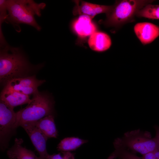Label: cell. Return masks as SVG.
Returning a JSON list of instances; mask_svg holds the SVG:
<instances>
[{
	"instance_id": "21",
	"label": "cell",
	"mask_w": 159,
	"mask_h": 159,
	"mask_svg": "<svg viewBox=\"0 0 159 159\" xmlns=\"http://www.w3.org/2000/svg\"><path fill=\"white\" fill-rule=\"evenodd\" d=\"M142 157L144 159H157L154 152L145 154L143 155Z\"/></svg>"
},
{
	"instance_id": "19",
	"label": "cell",
	"mask_w": 159,
	"mask_h": 159,
	"mask_svg": "<svg viewBox=\"0 0 159 159\" xmlns=\"http://www.w3.org/2000/svg\"><path fill=\"white\" fill-rule=\"evenodd\" d=\"M8 13L6 0H0V44L5 43L6 42L2 33L1 25L2 23L6 21Z\"/></svg>"
},
{
	"instance_id": "2",
	"label": "cell",
	"mask_w": 159,
	"mask_h": 159,
	"mask_svg": "<svg viewBox=\"0 0 159 159\" xmlns=\"http://www.w3.org/2000/svg\"><path fill=\"white\" fill-rule=\"evenodd\" d=\"M8 16L6 19L16 29L18 25L24 24L34 27L37 31L41 27L36 21L35 15L41 16V10L46 7L44 3H37L32 0H6Z\"/></svg>"
},
{
	"instance_id": "20",
	"label": "cell",
	"mask_w": 159,
	"mask_h": 159,
	"mask_svg": "<svg viewBox=\"0 0 159 159\" xmlns=\"http://www.w3.org/2000/svg\"><path fill=\"white\" fill-rule=\"evenodd\" d=\"M45 159H75V154L70 152H60L58 154H49Z\"/></svg>"
},
{
	"instance_id": "1",
	"label": "cell",
	"mask_w": 159,
	"mask_h": 159,
	"mask_svg": "<svg viewBox=\"0 0 159 159\" xmlns=\"http://www.w3.org/2000/svg\"><path fill=\"white\" fill-rule=\"evenodd\" d=\"M43 65L31 64L20 48L7 44L0 47V84L4 87L13 79L32 75H31L32 72Z\"/></svg>"
},
{
	"instance_id": "9",
	"label": "cell",
	"mask_w": 159,
	"mask_h": 159,
	"mask_svg": "<svg viewBox=\"0 0 159 159\" xmlns=\"http://www.w3.org/2000/svg\"><path fill=\"white\" fill-rule=\"evenodd\" d=\"M75 5L73 10L74 15L85 14L93 18L96 15L101 13L108 14L111 11L113 6L100 5L81 1H75Z\"/></svg>"
},
{
	"instance_id": "18",
	"label": "cell",
	"mask_w": 159,
	"mask_h": 159,
	"mask_svg": "<svg viewBox=\"0 0 159 159\" xmlns=\"http://www.w3.org/2000/svg\"><path fill=\"white\" fill-rule=\"evenodd\" d=\"M114 151L108 157V159H144L134 153L124 148H114Z\"/></svg>"
},
{
	"instance_id": "5",
	"label": "cell",
	"mask_w": 159,
	"mask_h": 159,
	"mask_svg": "<svg viewBox=\"0 0 159 159\" xmlns=\"http://www.w3.org/2000/svg\"><path fill=\"white\" fill-rule=\"evenodd\" d=\"M154 1L124 0L117 1L106 15L104 24L107 26L117 27L132 21L137 12Z\"/></svg>"
},
{
	"instance_id": "14",
	"label": "cell",
	"mask_w": 159,
	"mask_h": 159,
	"mask_svg": "<svg viewBox=\"0 0 159 159\" xmlns=\"http://www.w3.org/2000/svg\"><path fill=\"white\" fill-rule=\"evenodd\" d=\"M88 44L92 50L97 52H102L110 48L111 41L110 37L106 34L95 32L90 37Z\"/></svg>"
},
{
	"instance_id": "3",
	"label": "cell",
	"mask_w": 159,
	"mask_h": 159,
	"mask_svg": "<svg viewBox=\"0 0 159 159\" xmlns=\"http://www.w3.org/2000/svg\"><path fill=\"white\" fill-rule=\"evenodd\" d=\"M32 95L27 105L16 112L17 128L23 123L35 121L49 115H54L55 102L52 96L38 90Z\"/></svg>"
},
{
	"instance_id": "13",
	"label": "cell",
	"mask_w": 159,
	"mask_h": 159,
	"mask_svg": "<svg viewBox=\"0 0 159 159\" xmlns=\"http://www.w3.org/2000/svg\"><path fill=\"white\" fill-rule=\"evenodd\" d=\"M23 142L21 138H15L14 143L7 151L10 159H43L37 156L32 151L23 147Z\"/></svg>"
},
{
	"instance_id": "4",
	"label": "cell",
	"mask_w": 159,
	"mask_h": 159,
	"mask_svg": "<svg viewBox=\"0 0 159 159\" xmlns=\"http://www.w3.org/2000/svg\"><path fill=\"white\" fill-rule=\"evenodd\" d=\"M113 144L114 148H124L143 155L159 149V143L154 138H151L150 132L140 129L125 132L121 137L115 139Z\"/></svg>"
},
{
	"instance_id": "8",
	"label": "cell",
	"mask_w": 159,
	"mask_h": 159,
	"mask_svg": "<svg viewBox=\"0 0 159 159\" xmlns=\"http://www.w3.org/2000/svg\"><path fill=\"white\" fill-rule=\"evenodd\" d=\"M20 126L23 127L28 135L39 157L45 159L49 154L46 147L48 138L37 126L35 121L24 122Z\"/></svg>"
},
{
	"instance_id": "17",
	"label": "cell",
	"mask_w": 159,
	"mask_h": 159,
	"mask_svg": "<svg viewBox=\"0 0 159 159\" xmlns=\"http://www.w3.org/2000/svg\"><path fill=\"white\" fill-rule=\"evenodd\" d=\"M136 16L139 17L159 19V5L148 4L138 11Z\"/></svg>"
},
{
	"instance_id": "22",
	"label": "cell",
	"mask_w": 159,
	"mask_h": 159,
	"mask_svg": "<svg viewBox=\"0 0 159 159\" xmlns=\"http://www.w3.org/2000/svg\"><path fill=\"white\" fill-rule=\"evenodd\" d=\"M154 127L155 131V135L154 137L159 144V126L155 125Z\"/></svg>"
},
{
	"instance_id": "10",
	"label": "cell",
	"mask_w": 159,
	"mask_h": 159,
	"mask_svg": "<svg viewBox=\"0 0 159 159\" xmlns=\"http://www.w3.org/2000/svg\"><path fill=\"white\" fill-rule=\"evenodd\" d=\"M134 31L143 45L151 43L159 36V26L150 22L137 23L134 26Z\"/></svg>"
},
{
	"instance_id": "23",
	"label": "cell",
	"mask_w": 159,
	"mask_h": 159,
	"mask_svg": "<svg viewBox=\"0 0 159 159\" xmlns=\"http://www.w3.org/2000/svg\"><path fill=\"white\" fill-rule=\"evenodd\" d=\"M154 152L157 159H159V149L157 150Z\"/></svg>"
},
{
	"instance_id": "16",
	"label": "cell",
	"mask_w": 159,
	"mask_h": 159,
	"mask_svg": "<svg viewBox=\"0 0 159 159\" xmlns=\"http://www.w3.org/2000/svg\"><path fill=\"white\" fill-rule=\"evenodd\" d=\"M88 140L76 137L65 138L58 144L57 148L60 152H70L74 151Z\"/></svg>"
},
{
	"instance_id": "7",
	"label": "cell",
	"mask_w": 159,
	"mask_h": 159,
	"mask_svg": "<svg viewBox=\"0 0 159 159\" xmlns=\"http://www.w3.org/2000/svg\"><path fill=\"white\" fill-rule=\"evenodd\" d=\"M46 81L39 80L33 75L26 77L16 78L8 82L4 88L29 96L33 95L38 88Z\"/></svg>"
},
{
	"instance_id": "12",
	"label": "cell",
	"mask_w": 159,
	"mask_h": 159,
	"mask_svg": "<svg viewBox=\"0 0 159 159\" xmlns=\"http://www.w3.org/2000/svg\"><path fill=\"white\" fill-rule=\"evenodd\" d=\"M0 100L14 108L17 106L28 104L31 99L29 96L4 88L0 94Z\"/></svg>"
},
{
	"instance_id": "15",
	"label": "cell",
	"mask_w": 159,
	"mask_h": 159,
	"mask_svg": "<svg viewBox=\"0 0 159 159\" xmlns=\"http://www.w3.org/2000/svg\"><path fill=\"white\" fill-rule=\"evenodd\" d=\"M54 115H50L35 121L37 126L48 138H57L58 132L54 121Z\"/></svg>"
},
{
	"instance_id": "11",
	"label": "cell",
	"mask_w": 159,
	"mask_h": 159,
	"mask_svg": "<svg viewBox=\"0 0 159 159\" xmlns=\"http://www.w3.org/2000/svg\"><path fill=\"white\" fill-rule=\"evenodd\" d=\"M92 18L82 14L74 22L73 28L77 34L81 37H85L95 32L96 27L92 21Z\"/></svg>"
},
{
	"instance_id": "6",
	"label": "cell",
	"mask_w": 159,
	"mask_h": 159,
	"mask_svg": "<svg viewBox=\"0 0 159 159\" xmlns=\"http://www.w3.org/2000/svg\"><path fill=\"white\" fill-rule=\"evenodd\" d=\"M14 108L0 100V144L1 151L8 148L9 142L17 129L16 112Z\"/></svg>"
}]
</instances>
